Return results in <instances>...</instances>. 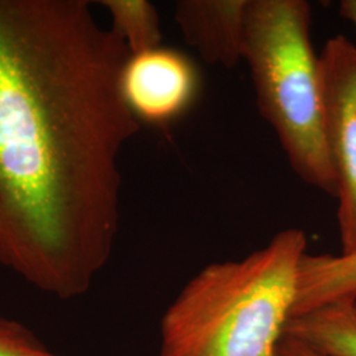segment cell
<instances>
[{
	"label": "cell",
	"mask_w": 356,
	"mask_h": 356,
	"mask_svg": "<svg viewBox=\"0 0 356 356\" xmlns=\"http://www.w3.org/2000/svg\"><path fill=\"white\" fill-rule=\"evenodd\" d=\"M120 90L139 123L163 126L186 113L194 102L198 73L184 53L160 45L128 56Z\"/></svg>",
	"instance_id": "obj_5"
},
{
	"label": "cell",
	"mask_w": 356,
	"mask_h": 356,
	"mask_svg": "<svg viewBox=\"0 0 356 356\" xmlns=\"http://www.w3.org/2000/svg\"><path fill=\"white\" fill-rule=\"evenodd\" d=\"M276 356H327L305 343L284 335L281 339Z\"/></svg>",
	"instance_id": "obj_11"
},
{
	"label": "cell",
	"mask_w": 356,
	"mask_h": 356,
	"mask_svg": "<svg viewBox=\"0 0 356 356\" xmlns=\"http://www.w3.org/2000/svg\"><path fill=\"white\" fill-rule=\"evenodd\" d=\"M110 13L111 31L120 38L129 54L151 51L161 45L160 16L147 0H102Z\"/></svg>",
	"instance_id": "obj_9"
},
{
	"label": "cell",
	"mask_w": 356,
	"mask_h": 356,
	"mask_svg": "<svg viewBox=\"0 0 356 356\" xmlns=\"http://www.w3.org/2000/svg\"><path fill=\"white\" fill-rule=\"evenodd\" d=\"M356 302V254H310L298 268L292 317L334 302Z\"/></svg>",
	"instance_id": "obj_7"
},
{
	"label": "cell",
	"mask_w": 356,
	"mask_h": 356,
	"mask_svg": "<svg viewBox=\"0 0 356 356\" xmlns=\"http://www.w3.org/2000/svg\"><path fill=\"white\" fill-rule=\"evenodd\" d=\"M339 13L356 29V0H342L339 4Z\"/></svg>",
	"instance_id": "obj_12"
},
{
	"label": "cell",
	"mask_w": 356,
	"mask_h": 356,
	"mask_svg": "<svg viewBox=\"0 0 356 356\" xmlns=\"http://www.w3.org/2000/svg\"><path fill=\"white\" fill-rule=\"evenodd\" d=\"M128 56L90 1L0 0V266L60 300L114 251Z\"/></svg>",
	"instance_id": "obj_1"
},
{
	"label": "cell",
	"mask_w": 356,
	"mask_h": 356,
	"mask_svg": "<svg viewBox=\"0 0 356 356\" xmlns=\"http://www.w3.org/2000/svg\"><path fill=\"white\" fill-rule=\"evenodd\" d=\"M305 232L285 229L241 260L213 263L160 323V356H276L297 296Z\"/></svg>",
	"instance_id": "obj_2"
},
{
	"label": "cell",
	"mask_w": 356,
	"mask_h": 356,
	"mask_svg": "<svg viewBox=\"0 0 356 356\" xmlns=\"http://www.w3.org/2000/svg\"><path fill=\"white\" fill-rule=\"evenodd\" d=\"M355 312H356V302H355Z\"/></svg>",
	"instance_id": "obj_13"
},
{
	"label": "cell",
	"mask_w": 356,
	"mask_h": 356,
	"mask_svg": "<svg viewBox=\"0 0 356 356\" xmlns=\"http://www.w3.org/2000/svg\"><path fill=\"white\" fill-rule=\"evenodd\" d=\"M284 335L327 356H356L355 302H334L291 317Z\"/></svg>",
	"instance_id": "obj_8"
},
{
	"label": "cell",
	"mask_w": 356,
	"mask_h": 356,
	"mask_svg": "<svg viewBox=\"0 0 356 356\" xmlns=\"http://www.w3.org/2000/svg\"><path fill=\"white\" fill-rule=\"evenodd\" d=\"M323 134L338 185L342 254H356V45L343 35L321 51Z\"/></svg>",
	"instance_id": "obj_4"
},
{
	"label": "cell",
	"mask_w": 356,
	"mask_h": 356,
	"mask_svg": "<svg viewBox=\"0 0 356 356\" xmlns=\"http://www.w3.org/2000/svg\"><path fill=\"white\" fill-rule=\"evenodd\" d=\"M305 0H248L243 60L261 116L306 185L337 198L338 185L323 134V102Z\"/></svg>",
	"instance_id": "obj_3"
},
{
	"label": "cell",
	"mask_w": 356,
	"mask_h": 356,
	"mask_svg": "<svg viewBox=\"0 0 356 356\" xmlns=\"http://www.w3.org/2000/svg\"><path fill=\"white\" fill-rule=\"evenodd\" d=\"M0 356H60L23 323L0 317Z\"/></svg>",
	"instance_id": "obj_10"
},
{
	"label": "cell",
	"mask_w": 356,
	"mask_h": 356,
	"mask_svg": "<svg viewBox=\"0 0 356 356\" xmlns=\"http://www.w3.org/2000/svg\"><path fill=\"white\" fill-rule=\"evenodd\" d=\"M248 0H181L175 20L206 64L232 69L243 60Z\"/></svg>",
	"instance_id": "obj_6"
}]
</instances>
